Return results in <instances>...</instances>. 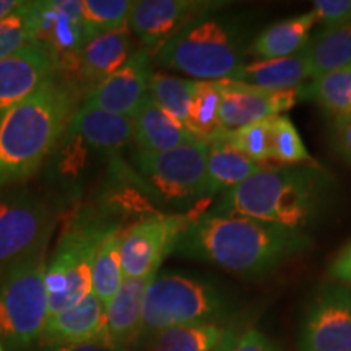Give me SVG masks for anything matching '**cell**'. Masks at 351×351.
Here are the masks:
<instances>
[{
  "mask_svg": "<svg viewBox=\"0 0 351 351\" xmlns=\"http://www.w3.org/2000/svg\"><path fill=\"white\" fill-rule=\"evenodd\" d=\"M309 245L304 232L252 218L205 213L191 219L173 252L213 263L231 274L262 276Z\"/></svg>",
  "mask_w": 351,
  "mask_h": 351,
  "instance_id": "6da1fadb",
  "label": "cell"
},
{
  "mask_svg": "<svg viewBox=\"0 0 351 351\" xmlns=\"http://www.w3.org/2000/svg\"><path fill=\"white\" fill-rule=\"evenodd\" d=\"M82 95L62 73L38 90L0 122V189L25 182L62 140Z\"/></svg>",
  "mask_w": 351,
  "mask_h": 351,
  "instance_id": "7a4b0ae2",
  "label": "cell"
},
{
  "mask_svg": "<svg viewBox=\"0 0 351 351\" xmlns=\"http://www.w3.org/2000/svg\"><path fill=\"white\" fill-rule=\"evenodd\" d=\"M330 191V176L315 165L265 168L226 191L208 213L252 218L302 232L322 215Z\"/></svg>",
  "mask_w": 351,
  "mask_h": 351,
  "instance_id": "3957f363",
  "label": "cell"
},
{
  "mask_svg": "<svg viewBox=\"0 0 351 351\" xmlns=\"http://www.w3.org/2000/svg\"><path fill=\"white\" fill-rule=\"evenodd\" d=\"M119 228L103 215L80 212L62 230L46 270L47 317L73 307L91 293L95 258L104 239Z\"/></svg>",
  "mask_w": 351,
  "mask_h": 351,
  "instance_id": "277c9868",
  "label": "cell"
},
{
  "mask_svg": "<svg viewBox=\"0 0 351 351\" xmlns=\"http://www.w3.org/2000/svg\"><path fill=\"white\" fill-rule=\"evenodd\" d=\"M153 59L161 67L215 82L238 72L244 64V49L234 21L210 13L176 34Z\"/></svg>",
  "mask_w": 351,
  "mask_h": 351,
  "instance_id": "5b68a950",
  "label": "cell"
},
{
  "mask_svg": "<svg viewBox=\"0 0 351 351\" xmlns=\"http://www.w3.org/2000/svg\"><path fill=\"white\" fill-rule=\"evenodd\" d=\"M230 302L213 283L182 274L156 275L143 302L142 340L173 327L223 322Z\"/></svg>",
  "mask_w": 351,
  "mask_h": 351,
  "instance_id": "8992f818",
  "label": "cell"
},
{
  "mask_svg": "<svg viewBox=\"0 0 351 351\" xmlns=\"http://www.w3.org/2000/svg\"><path fill=\"white\" fill-rule=\"evenodd\" d=\"M46 252L0 270V341L10 350L39 343L47 320Z\"/></svg>",
  "mask_w": 351,
  "mask_h": 351,
  "instance_id": "52a82bcc",
  "label": "cell"
},
{
  "mask_svg": "<svg viewBox=\"0 0 351 351\" xmlns=\"http://www.w3.org/2000/svg\"><path fill=\"white\" fill-rule=\"evenodd\" d=\"M54 215L46 202L25 192L0 197V270L46 252Z\"/></svg>",
  "mask_w": 351,
  "mask_h": 351,
  "instance_id": "ba28073f",
  "label": "cell"
},
{
  "mask_svg": "<svg viewBox=\"0 0 351 351\" xmlns=\"http://www.w3.org/2000/svg\"><path fill=\"white\" fill-rule=\"evenodd\" d=\"M208 143L182 145L165 153H137L135 166L165 199L176 202L207 197Z\"/></svg>",
  "mask_w": 351,
  "mask_h": 351,
  "instance_id": "9c48e42d",
  "label": "cell"
},
{
  "mask_svg": "<svg viewBox=\"0 0 351 351\" xmlns=\"http://www.w3.org/2000/svg\"><path fill=\"white\" fill-rule=\"evenodd\" d=\"M191 219L182 215L153 217L124 231L121 243L124 278H143L158 274L161 262L174 251L179 236Z\"/></svg>",
  "mask_w": 351,
  "mask_h": 351,
  "instance_id": "30bf717a",
  "label": "cell"
},
{
  "mask_svg": "<svg viewBox=\"0 0 351 351\" xmlns=\"http://www.w3.org/2000/svg\"><path fill=\"white\" fill-rule=\"evenodd\" d=\"M300 351H351V289L326 285L307 307Z\"/></svg>",
  "mask_w": 351,
  "mask_h": 351,
  "instance_id": "8fae6325",
  "label": "cell"
},
{
  "mask_svg": "<svg viewBox=\"0 0 351 351\" xmlns=\"http://www.w3.org/2000/svg\"><path fill=\"white\" fill-rule=\"evenodd\" d=\"M221 5L208 0H140L132 8L129 29L155 56L176 34Z\"/></svg>",
  "mask_w": 351,
  "mask_h": 351,
  "instance_id": "7c38bea8",
  "label": "cell"
},
{
  "mask_svg": "<svg viewBox=\"0 0 351 351\" xmlns=\"http://www.w3.org/2000/svg\"><path fill=\"white\" fill-rule=\"evenodd\" d=\"M152 75L150 51H134L121 69L83 96L80 106L132 119L147 99Z\"/></svg>",
  "mask_w": 351,
  "mask_h": 351,
  "instance_id": "4fadbf2b",
  "label": "cell"
},
{
  "mask_svg": "<svg viewBox=\"0 0 351 351\" xmlns=\"http://www.w3.org/2000/svg\"><path fill=\"white\" fill-rule=\"evenodd\" d=\"M132 56L129 26L95 36L75 57L59 65V72L67 78L82 98L101 82L112 75Z\"/></svg>",
  "mask_w": 351,
  "mask_h": 351,
  "instance_id": "5bb4252c",
  "label": "cell"
},
{
  "mask_svg": "<svg viewBox=\"0 0 351 351\" xmlns=\"http://www.w3.org/2000/svg\"><path fill=\"white\" fill-rule=\"evenodd\" d=\"M59 72V57L46 44L34 41L0 62V122Z\"/></svg>",
  "mask_w": 351,
  "mask_h": 351,
  "instance_id": "9a60e30c",
  "label": "cell"
},
{
  "mask_svg": "<svg viewBox=\"0 0 351 351\" xmlns=\"http://www.w3.org/2000/svg\"><path fill=\"white\" fill-rule=\"evenodd\" d=\"M217 83L219 88V125L223 130H236L280 116L295 106L298 101V88L269 91L228 78L217 80Z\"/></svg>",
  "mask_w": 351,
  "mask_h": 351,
  "instance_id": "2e32d148",
  "label": "cell"
},
{
  "mask_svg": "<svg viewBox=\"0 0 351 351\" xmlns=\"http://www.w3.org/2000/svg\"><path fill=\"white\" fill-rule=\"evenodd\" d=\"M158 274L143 278H125L106 309L98 339L111 351H132L140 343L143 327V302L147 289Z\"/></svg>",
  "mask_w": 351,
  "mask_h": 351,
  "instance_id": "e0dca14e",
  "label": "cell"
},
{
  "mask_svg": "<svg viewBox=\"0 0 351 351\" xmlns=\"http://www.w3.org/2000/svg\"><path fill=\"white\" fill-rule=\"evenodd\" d=\"M91 39L83 20L82 0L43 2L38 41L56 52L59 65L75 57Z\"/></svg>",
  "mask_w": 351,
  "mask_h": 351,
  "instance_id": "ac0fdd59",
  "label": "cell"
},
{
  "mask_svg": "<svg viewBox=\"0 0 351 351\" xmlns=\"http://www.w3.org/2000/svg\"><path fill=\"white\" fill-rule=\"evenodd\" d=\"M104 317L106 309L98 298L90 293L78 304L47 317L39 345L44 350L54 351L98 339L103 330Z\"/></svg>",
  "mask_w": 351,
  "mask_h": 351,
  "instance_id": "d6986e66",
  "label": "cell"
},
{
  "mask_svg": "<svg viewBox=\"0 0 351 351\" xmlns=\"http://www.w3.org/2000/svg\"><path fill=\"white\" fill-rule=\"evenodd\" d=\"M132 140L140 153H165L197 140L186 125L163 111L150 96H147L137 114L132 117Z\"/></svg>",
  "mask_w": 351,
  "mask_h": 351,
  "instance_id": "ffe728a7",
  "label": "cell"
},
{
  "mask_svg": "<svg viewBox=\"0 0 351 351\" xmlns=\"http://www.w3.org/2000/svg\"><path fill=\"white\" fill-rule=\"evenodd\" d=\"M134 125L130 117L78 108L70 119L65 135L77 138L83 147L98 152H116L132 140Z\"/></svg>",
  "mask_w": 351,
  "mask_h": 351,
  "instance_id": "44dd1931",
  "label": "cell"
},
{
  "mask_svg": "<svg viewBox=\"0 0 351 351\" xmlns=\"http://www.w3.org/2000/svg\"><path fill=\"white\" fill-rule=\"evenodd\" d=\"M317 23V16L311 10L302 15L276 21L257 34L249 52L256 60H274L300 54L311 39V29Z\"/></svg>",
  "mask_w": 351,
  "mask_h": 351,
  "instance_id": "7402d4cb",
  "label": "cell"
},
{
  "mask_svg": "<svg viewBox=\"0 0 351 351\" xmlns=\"http://www.w3.org/2000/svg\"><path fill=\"white\" fill-rule=\"evenodd\" d=\"M228 80L269 91L296 90L307 78L304 57L300 54L274 60H252L243 64Z\"/></svg>",
  "mask_w": 351,
  "mask_h": 351,
  "instance_id": "603a6c76",
  "label": "cell"
},
{
  "mask_svg": "<svg viewBox=\"0 0 351 351\" xmlns=\"http://www.w3.org/2000/svg\"><path fill=\"white\" fill-rule=\"evenodd\" d=\"M301 54L309 80L351 65V21L327 26L311 36Z\"/></svg>",
  "mask_w": 351,
  "mask_h": 351,
  "instance_id": "cb8c5ba5",
  "label": "cell"
},
{
  "mask_svg": "<svg viewBox=\"0 0 351 351\" xmlns=\"http://www.w3.org/2000/svg\"><path fill=\"white\" fill-rule=\"evenodd\" d=\"M265 169V165L257 163L230 145L215 140L208 143L207 158V197L239 186L254 174Z\"/></svg>",
  "mask_w": 351,
  "mask_h": 351,
  "instance_id": "d4e9b609",
  "label": "cell"
},
{
  "mask_svg": "<svg viewBox=\"0 0 351 351\" xmlns=\"http://www.w3.org/2000/svg\"><path fill=\"white\" fill-rule=\"evenodd\" d=\"M298 99L313 101L333 121L351 116V65L315 77L298 88Z\"/></svg>",
  "mask_w": 351,
  "mask_h": 351,
  "instance_id": "484cf974",
  "label": "cell"
},
{
  "mask_svg": "<svg viewBox=\"0 0 351 351\" xmlns=\"http://www.w3.org/2000/svg\"><path fill=\"white\" fill-rule=\"evenodd\" d=\"M232 326L208 322L173 327L145 340L143 351H212L225 340Z\"/></svg>",
  "mask_w": 351,
  "mask_h": 351,
  "instance_id": "4316f807",
  "label": "cell"
},
{
  "mask_svg": "<svg viewBox=\"0 0 351 351\" xmlns=\"http://www.w3.org/2000/svg\"><path fill=\"white\" fill-rule=\"evenodd\" d=\"M122 234H124L122 228H116L109 232L95 258L93 274H91V293L101 301L104 309H108L125 280L121 261Z\"/></svg>",
  "mask_w": 351,
  "mask_h": 351,
  "instance_id": "83f0119b",
  "label": "cell"
},
{
  "mask_svg": "<svg viewBox=\"0 0 351 351\" xmlns=\"http://www.w3.org/2000/svg\"><path fill=\"white\" fill-rule=\"evenodd\" d=\"M43 2H21L0 20V62L38 41Z\"/></svg>",
  "mask_w": 351,
  "mask_h": 351,
  "instance_id": "f1b7e54d",
  "label": "cell"
},
{
  "mask_svg": "<svg viewBox=\"0 0 351 351\" xmlns=\"http://www.w3.org/2000/svg\"><path fill=\"white\" fill-rule=\"evenodd\" d=\"M184 125L192 137L205 143L213 142L225 132L219 125V88L217 80H197L194 98Z\"/></svg>",
  "mask_w": 351,
  "mask_h": 351,
  "instance_id": "f546056e",
  "label": "cell"
},
{
  "mask_svg": "<svg viewBox=\"0 0 351 351\" xmlns=\"http://www.w3.org/2000/svg\"><path fill=\"white\" fill-rule=\"evenodd\" d=\"M197 80L153 72L148 85V96L176 121L186 124Z\"/></svg>",
  "mask_w": 351,
  "mask_h": 351,
  "instance_id": "4dcf8cb0",
  "label": "cell"
},
{
  "mask_svg": "<svg viewBox=\"0 0 351 351\" xmlns=\"http://www.w3.org/2000/svg\"><path fill=\"white\" fill-rule=\"evenodd\" d=\"M132 0H82L83 20L91 38L129 26Z\"/></svg>",
  "mask_w": 351,
  "mask_h": 351,
  "instance_id": "1f68e13d",
  "label": "cell"
},
{
  "mask_svg": "<svg viewBox=\"0 0 351 351\" xmlns=\"http://www.w3.org/2000/svg\"><path fill=\"white\" fill-rule=\"evenodd\" d=\"M274 117L236 130H225L217 140L228 143L234 150L241 152L257 163L265 165L267 161L274 160V153H271V122H274Z\"/></svg>",
  "mask_w": 351,
  "mask_h": 351,
  "instance_id": "d6a6232c",
  "label": "cell"
},
{
  "mask_svg": "<svg viewBox=\"0 0 351 351\" xmlns=\"http://www.w3.org/2000/svg\"><path fill=\"white\" fill-rule=\"evenodd\" d=\"M271 153H274V161L287 163V166L315 165L300 132L285 114L275 116L271 122Z\"/></svg>",
  "mask_w": 351,
  "mask_h": 351,
  "instance_id": "836d02e7",
  "label": "cell"
},
{
  "mask_svg": "<svg viewBox=\"0 0 351 351\" xmlns=\"http://www.w3.org/2000/svg\"><path fill=\"white\" fill-rule=\"evenodd\" d=\"M313 12L326 28L346 23L351 21V0H315Z\"/></svg>",
  "mask_w": 351,
  "mask_h": 351,
  "instance_id": "e575fe53",
  "label": "cell"
},
{
  "mask_svg": "<svg viewBox=\"0 0 351 351\" xmlns=\"http://www.w3.org/2000/svg\"><path fill=\"white\" fill-rule=\"evenodd\" d=\"M332 143L335 152L351 165V116L335 122L332 127Z\"/></svg>",
  "mask_w": 351,
  "mask_h": 351,
  "instance_id": "d590c367",
  "label": "cell"
},
{
  "mask_svg": "<svg viewBox=\"0 0 351 351\" xmlns=\"http://www.w3.org/2000/svg\"><path fill=\"white\" fill-rule=\"evenodd\" d=\"M232 351H276V346L265 333L256 330V328H249L241 333L238 343Z\"/></svg>",
  "mask_w": 351,
  "mask_h": 351,
  "instance_id": "8d00e7d4",
  "label": "cell"
},
{
  "mask_svg": "<svg viewBox=\"0 0 351 351\" xmlns=\"http://www.w3.org/2000/svg\"><path fill=\"white\" fill-rule=\"evenodd\" d=\"M330 278L339 283L351 285V243L346 244L328 267Z\"/></svg>",
  "mask_w": 351,
  "mask_h": 351,
  "instance_id": "74e56055",
  "label": "cell"
},
{
  "mask_svg": "<svg viewBox=\"0 0 351 351\" xmlns=\"http://www.w3.org/2000/svg\"><path fill=\"white\" fill-rule=\"evenodd\" d=\"M54 351H111L106 345L103 343L99 339L85 341V343H78V345H70V346H64V348L54 350Z\"/></svg>",
  "mask_w": 351,
  "mask_h": 351,
  "instance_id": "f35d334b",
  "label": "cell"
},
{
  "mask_svg": "<svg viewBox=\"0 0 351 351\" xmlns=\"http://www.w3.org/2000/svg\"><path fill=\"white\" fill-rule=\"evenodd\" d=\"M239 328H238V326H232V328L230 332H228V335L225 337V340L221 341V343H219L217 348L215 350H212V351H232L234 350V346H236V343H238V340H239Z\"/></svg>",
  "mask_w": 351,
  "mask_h": 351,
  "instance_id": "ab89813d",
  "label": "cell"
},
{
  "mask_svg": "<svg viewBox=\"0 0 351 351\" xmlns=\"http://www.w3.org/2000/svg\"><path fill=\"white\" fill-rule=\"evenodd\" d=\"M20 3L21 0H0V20H2L5 15H8L10 12L15 10Z\"/></svg>",
  "mask_w": 351,
  "mask_h": 351,
  "instance_id": "60d3db41",
  "label": "cell"
},
{
  "mask_svg": "<svg viewBox=\"0 0 351 351\" xmlns=\"http://www.w3.org/2000/svg\"><path fill=\"white\" fill-rule=\"evenodd\" d=\"M0 351H5V346L2 345V341H0Z\"/></svg>",
  "mask_w": 351,
  "mask_h": 351,
  "instance_id": "b9f144b4",
  "label": "cell"
}]
</instances>
